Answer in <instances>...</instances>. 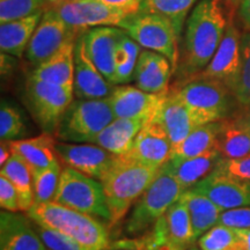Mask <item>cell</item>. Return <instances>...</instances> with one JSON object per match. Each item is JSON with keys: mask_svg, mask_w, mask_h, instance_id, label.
<instances>
[{"mask_svg": "<svg viewBox=\"0 0 250 250\" xmlns=\"http://www.w3.org/2000/svg\"><path fill=\"white\" fill-rule=\"evenodd\" d=\"M227 20L220 0H201L188 19L177 76L181 83L195 78L213 57Z\"/></svg>", "mask_w": 250, "mask_h": 250, "instance_id": "obj_1", "label": "cell"}, {"mask_svg": "<svg viewBox=\"0 0 250 250\" xmlns=\"http://www.w3.org/2000/svg\"><path fill=\"white\" fill-rule=\"evenodd\" d=\"M160 169L125 155H117L111 167L100 180L110 211V226H116L123 220Z\"/></svg>", "mask_w": 250, "mask_h": 250, "instance_id": "obj_2", "label": "cell"}, {"mask_svg": "<svg viewBox=\"0 0 250 250\" xmlns=\"http://www.w3.org/2000/svg\"><path fill=\"white\" fill-rule=\"evenodd\" d=\"M26 213L34 223L58 230L89 250H108L111 245L101 220L56 202L34 203Z\"/></svg>", "mask_w": 250, "mask_h": 250, "instance_id": "obj_3", "label": "cell"}, {"mask_svg": "<svg viewBox=\"0 0 250 250\" xmlns=\"http://www.w3.org/2000/svg\"><path fill=\"white\" fill-rule=\"evenodd\" d=\"M183 191V187L179 181L164 166L147 189L134 203L130 217L125 223V232L136 236L152 229L168 208L179 201Z\"/></svg>", "mask_w": 250, "mask_h": 250, "instance_id": "obj_4", "label": "cell"}, {"mask_svg": "<svg viewBox=\"0 0 250 250\" xmlns=\"http://www.w3.org/2000/svg\"><path fill=\"white\" fill-rule=\"evenodd\" d=\"M191 110L201 124L230 117L237 103L232 90L217 80L195 77L169 92Z\"/></svg>", "mask_w": 250, "mask_h": 250, "instance_id": "obj_5", "label": "cell"}, {"mask_svg": "<svg viewBox=\"0 0 250 250\" xmlns=\"http://www.w3.org/2000/svg\"><path fill=\"white\" fill-rule=\"evenodd\" d=\"M52 202L110 225L111 215L102 183L76 169L62 167Z\"/></svg>", "mask_w": 250, "mask_h": 250, "instance_id": "obj_6", "label": "cell"}, {"mask_svg": "<svg viewBox=\"0 0 250 250\" xmlns=\"http://www.w3.org/2000/svg\"><path fill=\"white\" fill-rule=\"evenodd\" d=\"M120 28L142 48L159 52L169 59L174 73L176 72L181 55V37L169 19L137 11L125 19Z\"/></svg>", "mask_w": 250, "mask_h": 250, "instance_id": "obj_7", "label": "cell"}, {"mask_svg": "<svg viewBox=\"0 0 250 250\" xmlns=\"http://www.w3.org/2000/svg\"><path fill=\"white\" fill-rule=\"evenodd\" d=\"M115 118L108 98L78 99L64 114L55 137L59 142L92 143Z\"/></svg>", "mask_w": 250, "mask_h": 250, "instance_id": "obj_8", "label": "cell"}, {"mask_svg": "<svg viewBox=\"0 0 250 250\" xmlns=\"http://www.w3.org/2000/svg\"><path fill=\"white\" fill-rule=\"evenodd\" d=\"M74 99L73 88L28 77L24 100L30 114L43 132L54 133Z\"/></svg>", "mask_w": 250, "mask_h": 250, "instance_id": "obj_9", "label": "cell"}, {"mask_svg": "<svg viewBox=\"0 0 250 250\" xmlns=\"http://www.w3.org/2000/svg\"><path fill=\"white\" fill-rule=\"evenodd\" d=\"M145 250H188L197 242L186 203L179 199L156 221L151 234L142 237Z\"/></svg>", "mask_w": 250, "mask_h": 250, "instance_id": "obj_10", "label": "cell"}, {"mask_svg": "<svg viewBox=\"0 0 250 250\" xmlns=\"http://www.w3.org/2000/svg\"><path fill=\"white\" fill-rule=\"evenodd\" d=\"M68 26L77 30L95 27H120L121 23L138 9L118 8L92 0H64L54 7Z\"/></svg>", "mask_w": 250, "mask_h": 250, "instance_id": "obj_11", "label": "cell"}, {"mask_svg": "<svg viewBox=\"0 0 250 250\" xmlns=\"http://www.w3.org/2000/svg\"><path fill=\"white\" fill-rule=\"evenodd\" d=\"M77 35H79V30L68 26L55 8L49 9L43 13L31 36L26 49V58L37 66L58 51L68 39Z\"/></svg>", "mask_w": 250, "mask_h": 250, "instance_id": "obj_12", "label": "cell"}, {"mask_svg": "<svg viewBox=\"0 0 250 250\" xmlns=\"http://www.w3.org/2000/svg\"><path fill=\"white\" fill-rule=\"evenodd\" d=\"M56 153L64 167L76 169L99 181L117 158L107 149L90 143L72 144L57 140Z\"/></svg>", "mask_w": 250, "mask_h": 250, "instance_id": "obj_13", "label": "cell"}, {"mask_svg": "<svg viewBox=\"0 0 250 250\" xmlns=\"http://www.w3.org/2000/svg\"><path fill=\"white\" fill-rule=\"evenodd\" d=\"M241 35L233 21H229L214 56L208 66L196 77L217 80L233 93L241 65Z\"/></svg>", "mask_w": 250, "mask_h": 250, "instance_id": "obj_14", "label": "cell"}, {"mask_svg": "<svg viewBox=\"0 0 250 250\" xmlns=\"http://www.w3.org/2000/svg\"><path fill=\"white\" fill-rule=\"evenodd\" d=\"M167 94H153L137 86L117 85L108 96V101L116 118L149 122L154 120Z\"/></svg>", "mask_w": 250, "mask_h": 250, "instance_id": "obj_15", "label": "cell"}, {"mask_svg": "<svg viewBox=\"0 0 250 250\" xmlns=\"http://www.w3.org/2000/svg\"><path fill=\"white\" fill-rule=\"evenodd\" d=\"M114 87L90 59L83 34H80L74 48V96L81 100L104 99L110 95Z\"/></svg>", "mask_w": 250, "mask_h": 250, "instance_id": "obj_16", "label": "cell"}, {"mask_svg": "<svg viewBox=\"0 0 250 250\" xmlns=\"http://www.w3.org/2000/svg\"><path fill=\"white\" fill-rule=\"evenodd\" d=\"M173 144L158 122H146L125 156L142 164L162 168L173 156Z\"/></svg>", "mask_w": 250, "mask_h": 250, "instance_id": "obj_17", "label": "cell"}, {"mask_svg": "<svg viewBox=\"0 0 250 250\" xmlns=\"http://www.w3.org/2000/svg\"><path fill=\"white\" fill-rule=\"evenodd\" d=\"M191 189L202 192L221 210L250 206V182L214 170Z\"/></svg>", "mask_w": 250, "mask_h": 250, "instance_id": "obj_18", "label": "cell"}, {"mask_svg": "<svg viewBox=\"0 0 250 250\" xmlns=\"http://www.w3.org/2000/svg\"><path fill=\"white\" fill-rule=\"evenodd\" d=\"M125 31L116 27H95L83 33L87 52L103 77L115 86L116 54Z\"/></svg>", "mask_w": 250, "mask_h": 250, "instance_id": "obj_19", "label": "cell"}, {"mask_svg": "<svg viewBox=\"0 0 250 250\" xmlns=\"http://www.w3.org/2000/svg\"><path fill=\"white\" fill-rule=\"evenodd\" d=\"M0 250H48L34 221L19 212L0 213Z\"/></svg>", "mask_w": 250, "mask_h": 250, "instance_id": "obj_20", "label": "cell"}, {"mask_svg": "<svg viewBox=\"0 0 250 250\" xmlns=\"http://www.w3.org/2000/svg\"><path fill=\"white\" fill-rule=\"evenodd\" d=\"M174 74L169 59L152 50L140 52L133 80L138 88L153 94L169 93V81Z\"/></svg>", "mask_w": 250, "mask_h": 250, "instance_id": "obj_21", "label": "cell"}, {"mask_svg": "<svg viewBox=\"0 0 250 250\" xmlns=\"http://www.w3.org/2000/svg\"><path fill=\"white\" fill-rule=\"evenodd\" d=\"M153 121L164 127L173 146L182 142L197 126L203 125L195 114L171 93L167 94Z\"/></svg>", "mask_w": 250, "mask_h": 250, "instance_id": "obj_22", "label": "cell"}, {"mask_svg": "<svg viewBox=\"0 0 250 250\" xmlns=\"http://www.w3.org/2000/svg\"><path fill=\"white\" fill-rule=\"evenodd\" d=\"M79 35L68 39L58 51L35 66L30 76L37 80L73 88L74 48Z\"/></svg>", "mask_w": 250, "mask_h": 250, "instance_id": "obj_23", "label": "cell"}, {"mask_svg": "<svg viewBox=\"0 0 250 250\" xmlns=\"http://www.w3.org/2000/svg\"><path fill=\"white\" fill-rule=\"evenodd\" d=\"M221 158L223 156L214 147L208 152L191 158L170 159L165 165V168L174 175L184 190H188L213 173L217 169Z\"/></svg>", "mask_w": 250, "mask_h": 250, "instance_id": "obj_24", "label": "cell"}, {"mask_svg": "<svg viewBox=\"0 0 250 250\" xmlns=\"http://www.w3.org/2000/svg\"><path fill=\"white\" fill-rule=\"evenodd\" d=\"M54 133L43 132L33 138L9 140L12 152L17 153L27 162L31 170L44 169L59 161L56 153Z\"/></svg>", "mask_w": 250, "mask_h": 250, "instance_id": "obj_25", "label": "cell"}, {"mask_svg": "<svg viewBox=\"0 0 250 250\" xmlns=\"http://www.w3.org/2000/svg\"><path fill=\"white\" fill-rule=\"evenodd\" d=\"M145 123L139 120L115 118L90 144H95L115 155H124Z\"/></svg>", "mask_w": 250, "mask_h": 250, "instance_id": "obj_26", "label": "cell"}, {"mask_svg": "<svg viewBox=\"0 0 250 250\" xmlns=\"http://www.w3.org/2000/svg\"><path fill=\"white\" fill-rule=\"evenodd\" d=\"M215 148L224 159L250 154V133L242 117H228L220 122Z\"/></svg>", "mask_w": 250, "mask_h": 250, "instance_id": "obj_27", "label": "cell"}, {"mask_svg": "<svg viewBox=\"0 0 250 250\" xmlns=\"http://www.w3.org/2000/svg\"><path fill=\"white\" fill-rule=\"evenodd\" d=\"M43 17L39 12L29 17L7 21L0 24V49L4 54L21 58L29 44L31 36Z\"/></svg>", "mask_w": 250, "mask_h": 250, "instance_id": "obj_28", "label": "cell"}, {"mask_svg": "<svg viewBox=\"0 0 250 250\" xmlns=\"http://www.w3.org/2000/svg\"><path fill=\"white\" fill-rule=\"evenodd\" d=\"M181 199L186 203L191 218L193 234L198 241L199 237L208 232L212 227L217 226L219 218L224 210H221L202 192L193 189L184 190Z\"/></svg>", "mask_w": 250, "mask_h": 250, "instance_id": "obj_29", "label": "cell"}, {"mask_svg": "<svg viewBox=\"0 0 250 250\" xmlns=\"http://www.w3.org/2000/svg\"><path fill=\"white\" fill-rule=\"evenodd\" d=\"M0 175L7 177L17 190L20 211H29L35 203V198L33 189V170L27 162L17 153L12 152L11 158L4 166H1Z\"/></svg>", "mask_w": 250, "mask_h": 250, "instance_id": "obj_30", "label": "cell"}, {"mask_svg": "<svg viewBox=\"0 0 250 250\" xmlns=\"http://www.w3.org/2000/svg\"><path fill=\"white\" fill-rule=\"evenodd\" d=\"M220 122H211L193 129L180 144L173 147V158H191L215 147Z\"/></svg>", "mask_w": 250, "mask_h": 250, "instance_id": "obj_31", "label": "cell"}, {"mask_svg": "<svg viewBox=\"0 0 250 250\" xmlns=\"http://www.w3.org/2000/svg\"><path fill=\"white\" fill-rule=\"evenodd\" d=\"M195 2L196 0H142L138 11L169 19L181 37L188 13Z\"/></svg>", "mask_w": 250, "mask_h": 250, "instance_id": "obj_32", "label": "cell"}, {"mask_svg": "<svg viewBox=\"0 0 250 250\" xmlns=\"http://www.w3.org/2000/svg\"><path fill=\"white\" fill-rule=\"evenodd\" d=\"M136 41L125 33L122 37L116 54V73H115V86L125 85L133 80L137 62L142 52Z\"/></svg>", "mask_w": 250, "mask_h": 250, "instance_id": "obj_33", "label": "cell"}, {"mask_svg": "<svg viewBox=\"0 0 250 250\" xmlns=\"http://www.w3.org/2000/svg\"><path fill=\"white\" fill-rule=\"evenodd\" d=\"M62 170V164L59 161L44 169L33 170V189L35 203L54 201Z\"/></svg>", "mask_w": 250, "mask_h": 250, "instance_id": "obj_34", "label": "cell"}, {"mask_svg": "<svg viewBox=\"0 0 250 250\" xmlns=\"http://www.w3.org/2000/svg\"><path fill=\"white\" fill-rule=\"evenodd\" d=\"M237 104L250 109V31L241 35V65L233 88Z\"/></svg>", "mask_w": 250, "mask_h": 250, "instance_id": "obj_35", "label": "cell"}, {"mask_svg": "<svg viewBox=\"0 0 250 250\" xmlns=\"http://www.w3.org/2000/svg\"><path fill=\"white\" fill-rule=\"evenodd\" d=\"M202 250H241L235 228L217 225L197 241Z\"/></svg>", "mask_w": 250, "mask_h": 250, "instance_id": "obj_36", "label": "cell"}, {"mask_svg": "<svg viewBox=\"0 0 250 250\" xmlns=\"http://www.w3.org/2000/svg\"><path fill=\"white\" fill-rule=\"evenodd\" d=\"M27 134V126L22 114L17 107L1 102L0 107V138L1 140H19Z\"/></svg>", "mask_w": 250, "mask_h": 250, "instance_id": "obj_37", "label": "cell"}, {"mask_svg": "<svg viewBox=\"0 0 250 250\" xmlns=\"http://www.w3.org/2000/svg\"><path fill=\"white\" fill-rule=\"evenodd\" d=\"M46 0H0V23L43 12Z\"/></svg>", "mask_w": 250, "mask_h": 250, "instance_id": "obj_38", "label": "cell"}, {"mask_svg": "<svg viewBox=\"0 0 250 250\" xmlns=\"http://www.w3.org/2000/svg\"><path fill=\"white\" fill-rule=\"evenodd\" d=\"M35 229L48 250H89L77 240L65 235L58 230L46 228L34 223Z\"/></svg>", "mask_w": 250, "mask_h": 250, "instance_id": "obj_39", "label": "cell"}, {"mask_svg": "<svg viewBox=\"0 0 250 250\" xmlns=\"http://www.w3.org/2000/svg\"><path fill=\"white\" fill-rule=\"evenodd\" d=\"M215 170L250 182V154L237 159L221 158Z\"/></svg>", "mask_w": 250, "mask_h": 250, "instance_id": "obj_40", "label": "cell"}, {"mask_svg": "<svg viewBox=\"0 0 250 250\" xmlns=\"http://www.w3.org/2000/svg\"><path fill=\"white\" fill-rule=\"evenodd\" d=\"M218 225L232 228H250V206L223 211Z\"/></svg>", "mask_w": 250, "mask_h": 250, "instance_id": "obj_41", "label": "cell"}, {"mask_svg": "<svg viewBox=\"0 0 250 250\" xmlns=\"http://www.w3.org/2000/svg\"><path fill=\"white\" fill-rule=\"evenodd\" d=\"M0 206L8 212H20L17 190L7 177L0 175Z\"/></svg>", "mask_w": 250, "mask_h": 250, "instance_id": "obj_42", "label": "cell"}, {"mask_svg": "<svg viewBox=\"0 0 250 250\" xmlns=\"http://www.w3.org/2000/svg\"><path fill=\"white\" fill-rule=\"evenodd\" d=\"M92 1L101 2L103 5L111 6L118 8H134L138 9L140 1L139 0H92Z\"/></svg>", "mask_w": 250, "mask_h": 250, "instance_id": "obj_43", "label": "cell"}, {"mask_svg": "<svg viewBox=\"0 0 250 250\" xmlns=\"http://www.w3.org/2000/svg\"><path fill=\"white\" fill-rule=\"evenodd\" d=\"M108 250H145L143 248L140 240H124L110 245Z\"/></svg>", "mask_w": 250, "mask_h": 250, "instance_id": "obj_44", "label": "cell"}, {"mask_svg": "<svg viewBox=\"0 0 250 250\" xmlns=\"http://www.w3.org/2000/svg\"><path fill=\"white\" fill-rule=\"evenodd\" d=\"M241 250H250V228H235Z\"/></svg>", "mask_w": 250, "mask_h": 250, "instance_id": "obj_45", "label": "cell"}, {"mask_svg": "<svg viewBox=\"0 0 250 250\" xmlns=\"http://www.w3.org/2000/svg\"><path fill=\"white\" fill-rule=\"evenodd\" d=\"M239 14L243 22L250 27V0H241L239 5Z\"/></svg>", "mask_w": 250, "mask_h": 250, "instance_id": "obj_46", "label": "cell"}, {"mask_svg": "<svg viewBox=\"0 0 250 250\" xmlns=\"http://www.w3.org/2000/svg\"><path fill=\"white\" fill-rule=\"evenodd\" d=\"M12 155V148L9 145V140H1L0 145V165L4 166Z\"/></svg>", "mask_w": 250, "mask_h": 250, "instance_id": "obj_47", "label": "cell"}, {"mask_svg": "<svg viewBox=\"0 0 250 250\" xmlns=\"http://www.w3.org/2000/svg\"><path fill=\"white\" fill-rule=\"evenodd\" d=\"M242 118H243V121H245L246 126L248 127V131H249V133H250V109H249L248 112H247L246 115H243Z\"/></svg>", "mask_w": 250, "mask_h": 250, "instance_id": "obj_48", "label": "cell"}, {"mask_svg": "<svg viewBox=\"0 0 250 250\" xmlns=\"http://www.w3.org/2000/svg\"><path fill=\"white\" fill-rule=\"evenodd\" d=\"M62 1H64V0H46V2H48L50 6H52V8L57 7V6L61 5Z\"/></svg>", "mask_w": 250, "mask_h": 250, "instance_id": "obj_49", "label": "cell"}, {"mask_svg": "<svg viewBox=\"0 0 250 250\" xmlns=\"http://www.w3.org/2000/svg\"><path fill=\"white\" fill-rule=\"evenodd\" d=\"M226 1H228L229 2V4H232V5H240V2H241V0H226Z\"/></svg>", "mask_w": 250, "mask_h": 250, "instance_id": "obj_50", "label": "cell"}, {"mask_svg": "<svg viewBox=\"0 0 250 250\" xmlns=\"http://www.w3.org/2000/svg\"><path fill=\"white\" fill-rule=\"evenodd\" d=\"M188 250H202L201 248H199V249H197V248H190V249H188Z\"/></svg>", "mask_w": 250, "mask_h": 250, "instance_id": "obj_51", "label": "cell"}, {"mask_svg": "<svg viewBox=\"0 0 250 250\" xmlns=\"http://www.w3.org/2000/svg\"><path fill=\"white\" fill-rule=\"evenodd\" d=\"M139 1H142V0H139Z\"/></svg>", "mask_w": 250, "mask_h": 250, "instance_id": "obj_52", "label": "cell"}]
</instances>
